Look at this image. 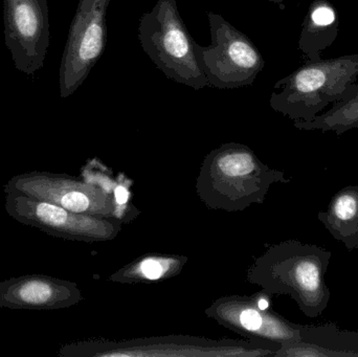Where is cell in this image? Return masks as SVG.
I'll use <instances>...</instances> for the list:
<instances>
[{
    "label": "cell",
    "instance_id": "5",
    "mask_svg": "<svg viewBox=\"0 0 358 357\" xmlns=\"http://www.w3.org/2000/svg\"><path fill=\"white\" fill-rule=\"evenodd\" d=\"M210 44L196 42L197 62L210 87L234 89L254 83L264 68V59L252 40L221 15L208 12Z\"/></svg>",
    "mask_w": 358,
    "mask_h": 357
},
{
    "label": "cell",
    "instance_id": "7",
    "mask_svg": "<svg viewBox=\"0 0 358 357\" xmlns=\"http://www.w3.org/2000/svg\"><path fill=\"white\" fill-rule=\"evenodd\" d=\"M4 193H18L35 197L60 205L73 213L117 218L121 221L131 219L121 211V205L115 201V193H108L96 184L66 174L45 171L18 174L4 184Z\"/></svg>",
    "mask_w": 358,
    "mask_h": 357
},
{
    "label": "cell",
    "instance_id": "9",
    "mask_svg": "<svg viewBox=\"0 0 358 357\" xmlns=\"http://www.w3.org/2000/svg\"><path fill=\"white\" fill-rule=\"evenodd\" d=\"M110 0H79L61 59V98L75 94L105 52Z\"/></svg>",
    "mask_w": 358,
    "mask_h": 357
},
{
    "label": "cell",
    "instance_id": "11",
    "mask_svg": "<svg viewBox=\"0 0 358 357\" xmlns=\"http://www.w3.org/2000/svg\"><path fill=\"white\" fill-rule=\"evenodd\" d=\"M208 318L248 340L273 342L280 345L303 340L302 329L284 320L271 308L258 306V296L223 297L206 310Z\"/></svg>",
    "mask_w": 358,
    "mask_h": 357
},
{
    "label": "cell",
    "instance_id": "12",
    "mask_svg": "<svg viewBox=\"0 0 358 357\" xmlns=\"http://www.w3.org/2000/svg\"><path fill=\"white\" fill-rule=\"evenodd\" d=\"M82 300L76 283L45 275H23L0 282V307L8 309H63Z\"/></svg>",
    "mask_w": 358,
    "mask_h": 357
},
{
    "label": "cell",
    "instance_id": "1",
    "mask_svg": "<svg viewBox=\"0 0 358 357\" xmlns=\"http://www.w3.org/2000/svg\"><path fill=\"white\" fill-rule=\"evenodd\" d=\"M331 256L317 245L284 241L255 261L248 279L267 293L290 296L305 316L317 318L329 303L326 274Z\"/></svg>",
    "mask_w": 358,
    "mask_h": 357
},
{
    "label": "cell",
    "instance_id": "17",
    "mask_svg": "<svg viewBox=\"0 0 358 357\" xmlns=\"http://www.w3.org/2000/svg\"><path fill=\"white\" fill-rule=\"evenodd\" d=\"M275 356L282 357H353L358 356V352L334 351L328 348L321 347L315 344L300 341L282 344Z\"/></svg>",
    "mask_w": 358,
    "mask_h": 357
},
{
    "label": "cell",
    "instance_id": "10",
    "mask_svg": "<svg viewBox=\"0 0 358 357\" xmlns=\"http://www.w3.org/2000/svg\"><path fill=\"white\" fill-rule=\"evenodd\" d=\"M4 41L17 71L27 75L43 68L50 48L48 0H3Z\"/></svg>",
    "mask_w": 358,
    "mask_h": 357
},
{
    "label": "cell",
    "instance_id": "18",
    "mask_svg": "<svg viewBox=\"0 0 358 357\" xmlns=\"http://www.w3.org/2000/svg\"><path fill=\"white\" fill-rule=\"evenodd\" d=\"M115 201L121 207H126L127 203H129V192L123 186H119L115 188Z\"/></svg>",
    "mask_w": 358,
    "mask_h": 357
},
{
    "label": "cell",
    "instance_id": "3",
    "mask_svg": "<svg viewBox=\"0 0 358 357\" xmlns=\"http://www.w3.org/2000/svg\"><path fill=\"white\" fill-rule=\"evenodd\" d=\"M358 90V52L338 58L307 61L273 86L269 104L296 122L313 121Z\"/></svg>",
    "mask_w": 358,
    "mask_h": 357
},
{
    "label": "cell",
    "instance_id": "14",
    "mask_svg": "<svg viewBox=\"0 0 358 357\" xmlns=\"http://www.w3.org/2000/svg\"><path fill=\"white\" fill-rule=\"evenodd\" d=\"M317 219L349 252L358 249V186L338 191L327 211L317 214Z\"/></svg>",
    "mask_w": 358,
    "mask_h": 357
},
{
    "label": "cell",
    "instance_id": "15",
    "mask_svg": "<svg viewBox=\"0 0 358 357\" xmlns=\"http://www.w3.org/2000/svg\"><path fill=\"white\" fill-rule=\"evenodd\" d=\"M187 258L181 256H145L131 264H128L110 279L120 283L159 281L179 274Z\"/></svg>",
    "mask_w": 358,
    "mask_h": 357
},
{
    "label": "cell",
    "instance_id": "16",
    "mask_svg": "<svg viewBox=\"0 0 358 357\" xmlns=\"http://www.w3.org/2000/svg\"><path fill=\"white\" fill-rule=\"evenodd\" d=\"M294 126L300 130L336 132L342 136L358 128V90L346 102L336 104L309 122H296Z\"/></svg>",
    "mask_w": 358,
    "mask_h": 357
},
{
    "label": "cell",
    "instance_id": "13",
    "mask_svg": "<svg viewBox=\"0 0 358 357\" xmlns=\"http://www.w3.org/2000/svg\"><path fill=\"white\" fill-rule=\"evenodd\" d=\"M336 8L328 0H315L303 21L299 50L309 62L322 60V52L334 43L338 35Z\"/></svg>",
    "mask_w": 358,
    "mask_h": 357
},
{
    "label": "cell",
    "instance_id": "4",
    "mask_svg": "<svg viewBox=\"0 0 358 357\" xmlns=\"http://www.w3.org/2000/svg\"><path fill=\"white\" fill-rule=\"evenodd\" d=\"M138 37L144 52L155 66L176 83L195 90L208 86L196 56L192 39L176 0H157L138 23Z\"/></svg>",
    "mask_w": 358,
    "mask_h": 357
},
{
    "label": "cell",
    "instance_id": "6",
    "mask_svg": "<svg viewBox=\"0 0 358 357\" xmlns=\"http://www.w3.org/2000/svg\"><path fill=\"white\" fill-rule=\"evenodd\" d=\"M265 341H210L192 337L115 342L83 341L67 344L58 351L61 357L100 356H275Z\"/></svg>",
    "mask_w": 358,
    "mask_h": 357
},
{
    "label": "cell",
    "instance_id": "8",
    "mask_svg": "<svg viewBox=\"0 0 358 357\" xmlns=\"http://www.w3.org/2000/svg\"><path fill=\"white\" fill-rule=\"evenodd\" d=\"M4 207L6 213L16 221L65 240L84 242L113 240L123 224L117 218L73 213L60 205L18 193H6Z\"/></svg>",
    "mask_w": 358,
    "mask_h": 357
},
{
    "label": "cell",
    "instance_id": "19",
    "mask_svg": "<svg viewBox=\"0 0 358 357\" xmlns=\"http://www.w3.org/2000/svg\"><path fill=\"white\" fill-rule=\"evenodd\" d=\"M267 1L273 2V3L280 4L283 8L284 0H267Z\"/></svg>",
    "mask_w": 358,
    "mask_h": 357
},
{
    "label": "cell",
    "instance_id": "2",
    "mask_svg": "<svg viewBox=\"0 0 358 357\" xmlns=\"http://www.w3.org/2000/svg\"><path fill=\"white\" fill-rule=\"evenodd\" d=\"M275 182L287 184L289 180L264 165L248 146L229 143L206 157L196 191L210 209L236 212L262 203Z\"/></svg>",
    "mask_w": 358,
    "mask_h": 357
}]
</instances>
